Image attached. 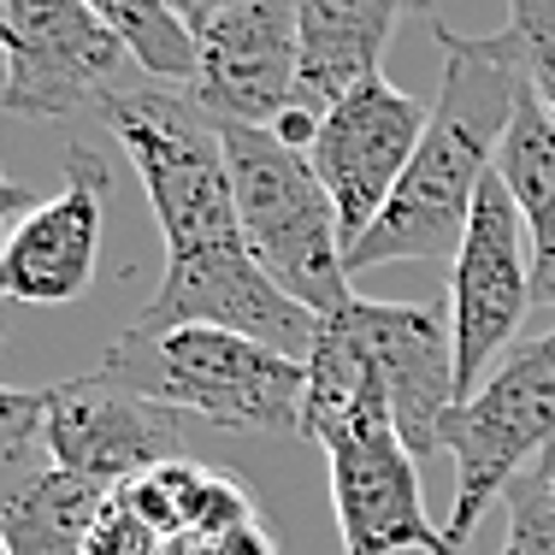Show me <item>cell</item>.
<instances>
[{
  "instance_id": "obj_30",
  "label": "cell",
  "mask_w": 555,
  "mask_h": 555,
  "mask_svg": "<svg viewBox=\"0 0 555 555\" xmlns=\"http://www.w3.org/2000/svg\"><path fill=\"white\" fill-rule=\"evenodd\" d=\"M0 555H7V538H0Z\"/></svg>"
},
{
  "instance_id": "obj_1",
  "label": "cell",
  "mask_w": 555,
  "mask_h": 555,
  "mask_svg": "<svg viewBox=\"0 0 555 555\" xmlns=\"http://www.w3.org/2000/svg\"><path fill=\"white\" fill-rule=\"evenodd\" d=\"M431 36L443 48V83L431 101V125L414 149L408 178L396 183L390 207L349 248V278L396 267V260H455L473 202L496 171L502 137H508L520 101L532 95L526 60L508 30L461 36L443 18H431Z\"/></svg>"
},
{
  "instance_id": "obj_25",
  "label": "cell",
  "mask_w": 555,
  "mask_h": 555,
  "mask_svg": "<svg viewBox=\"0 0 555 555\" xmlns=\"http://www.w3.org/2000/svg\"><path fill=\"white\" fill-rule=\"evenodd\" d=\"M0 83H7V65H0ZM24 214H30V190L18 178H7V166H0V248H7V236L18 231Z\"/></svg>"
},
{
  "instance_id": "obj_26",
  "label": "cell",
  "mask_w": 555,
  "mask_h": 555,
  "mask_svg": "<svg viewBox=\"0 0 555 555\" xmlns=\"http://www.w3.org/2000/svg\"><path fill=\"white\" fill-rule=\"evenodd\" d=\"M272 137L284 142V149H296V154H308L313 142H320V118H313L308 107H289L284 118L272 125Z\"/></svg>"
},
{
  "instance_id": "obj_3",
  "label": "cell",
  "mask_w": 555,
  "mask_h": 555,
  "mask_svg": "<svg viewBox=\"0 0 555 555\" xmlns=\"http://www.w3.org/2000/svg\"><path fill=\"white\" fill-rule=\"evenodd\" d=\"M219 137L248 255L308 313H320V320L343 313L354 301L349 248H343L337 207L325 195V183L313 178L308 154L284 149L272 130H248V125H219Z\"/></svg>"
},
{
  "instance_id": "obj_9",
  "label": "cell",
  "mask_w": 555,
  "mask_h": 555,
  "mask_svg": "<svg viewBox=\"0 0 555 555\" xmlns=\"http://www.w3.org/2000/svg\"><path fill=\"white\" fill-rule=\"evenodd\" d=\"M526 308H538L532 301V243H526V219L514 207L508 183L491 171L479 202H473L455 272H449V332H455L461 402L514 349V332H520Z\"/></svg>"
},
{
  "instance_id": "obj_10",
  "label": "cell",
  "mask_w": 555,
  "mask_h": 555,
  "mask_svg": "<svg viewBox=\"0 0 555 555\" xmlns=\"http://www.w3.org/2000/svg\"><path fill=\"white\" fill-rule=\"evenodd\" d=\"M431 125V107L396 89L385 72L354 83L332 113L320 118V142L308 149L313 178L325 183L343 224V248H354L390 207L396 183L414 166V149Z\"/></svg>"
},
{
  "instance_id": "obj_16",
  "label": "cell",
  "mask_w": 555,
  "mask_h": 555,
  "mask_svg": "<svg viewBox=\"0 0 555 555\" xmlns=\"http://www.w3.org/2000/svg\"><path fill=\"white\" fill-rule=\"evenodd\" d=\"M107 491L72 479L36 449L0 461V538L7 555H89V532Z\"/></svg>"
},
{
  "instance_id": "obj_20",
  "label": "cell",
  "mask_w": 555,
  "mask_h": 555,
  "mask_svg": "<svg viewBox=\"0 0 555 555\" xmlns=\"http://www.w3.org/2000/svg\"><path fill=\"white\" fill-rule=\"evenodd\" d=\"M502 508H508L502 555H555V449L508 485Z\"/></svg>"
},
{
  "instance_id": "obj_21",
  "label": "cell",
  "mask_w": 555,
  "mask_h": 555,
  "mask_svg": "<svg viewBox=\"0 0 555 555\" xmlns=\"http://www.w3.org/2000/svg\"><path fill=\"white\" fill-rule=\"evenodd\" d=\"M502 30L520 48L532 95L544 101L550 118H555V0H508V24H502Z\"/></svg>"
},
{
  "instance_id": "obj_6",
  "label": "cell",
  "mask_w": 555,
  "mask_h": 555,
  "mask_svg": "<svg viewBox=\"0 0 555 555\" xmlns=\"http://www.w3.org/2000/svg\"><path fill=\"white\" fill-rule=\"evenodd\" d=\"M0 65V107L18 118L101 113L118 89L142 77L125 36L83 0H7Z\"/></svg>"
},
{
  "instance_id": "obj_2",
  "label": "cell",
  "mask_w": 555,
  "mask_h": 555,
  "mask_svg": "<svg viewBox=\"0 0 555 555\" xmlns=\"http://www.w3.org/2000/svg\"><path fill=\"white\" fill-rule=\"evenodd\" d=\"M101 373L125 390L149 396L171 414H195L219 431L301 438V402H308V361L248 343L214 325H178V332H137L125 325L118 343L101 354Z\"/></svg>"
},
{
  "instance_id": "obj_8",
  "label": "cell",
  "mask_w": 555,
  "mask_h": 555,
  "mask_svg": "<svg viewBox=\"0 0 555 555\" xmlns=\"http://www.w3.org/2000/svg\"><path fill=\"white\" fill-rule=\"evenodd\" d=\"M332 332L349 343V354L366 366L390 402L396 438L408 455L426 461L443 449V426L461 402L455 385V332L431 301H366L354 296L343 313H332Z\"/></svg>"
},
{
  "instance_id": "obj_29",
  "label": "cell",
  "mask_w": 555,
  "mask_h": 555,
  "mask_svg": "<svg viewBox=\"0 0 555 555\" xmlns=\"http://www.w3.org/2000/svg\"><path fill=\"white\" fill-rule=\"evenodd\" d=\"M0 337H7V320H0Z\"/></svg>"
},
{
  "instance_id": "obj_4",
  "label": "cell",
  "mask_w": 555,
  "mask_h": 555,
  "mask_svg": "<svg viewBox=\"0 0 555 555\" xmlns=\"http://www.w3.org/2000/svg\"><path fill=\"white\" fill-rule=\"evenodd\" d=\"M101 125L113 130L118 149L137 166L142 195H149L160 236H166V260L243 243L231 166H224V137L214 118L190 101V89L154 83L142 72L137 83H125L101 107Z\"/></svg>"
},
{
  "instance_id": "obj_5",
  "label": "cell",
  "mask_w": 555,
  "mask_h": 555,
  "mask_svg": "<svg viewBox=\"0 0 555 555\" xmlns=\"http://www.w3.org/2000/svg\"><path fill=\"white\" fill-rule=\"evenodd\" d=\"M443 449L455 461V502H449L443 538L467 555L485 508L508 496V485L555 449V325L544 337L514 343L491 366V378L467 402H455Z\"/></svg>"
},
{
  "instance_id": "obj_22",
  "label": "cell",
  "mask_w": 555,
  "mask_h": 555,
  "mask_svg": "<svg viewBox=\"0 0 555 555\" xmlns=\"http://www.w3.org/2000/svg\"><path fill=\"white\" fill-rule=\"evenodd\" d=\"M89 555H166L160 526H154L137 502H130L125 485L107 491V502H101L95 532H89Z\"/></svg>"
},
{
  "instance_id": "obj_7",
  "label": "cell",
  "mask_w": 555,
  "mask_h": 555,
  "mask_svg": "<svg viewBox=\"0 0 555 555\" xmlns=\"http://www.w3.org/2000/svg\"><path fill=\"white\" fill-rule=\"evenodd\" d=\"M320 449L332 461V508L343 555H461L443 538V520L426 514L420 461L396 438L390 408H361L320 431Z\"/></svg>"
},
{
  "instance_id": "obj_18",
  "label": "cell",
  "mask_w": 555,
  "mask_h": 555,
  "mask_svg": "<svg viewBox=\"0 0 555 555\" xmlns=\"http://www.w3.org/2000/svg\"><path fill=\"white\" fill-rule=\"evenodd\" d=\"M130 502L160 526V538H195V532H224V526H243L255 520V496L248 485L236 479L231 467H207V461H166V467L142 473V479L125 485Z\"/></svg>"
},
{
  "instance_id": "obj_17",
  "label": "cell",
  "mask_w": 555,
  "mask_h": 555,
  "mask_svg": "<svg viewBox=\"0 0 555 555\" xmlns=\"http://www.w3.org/2000/svg\"><path fill=\"white\" fill-rule=\"evenodd\" d=\"M496 178L508 183L532 243V301L555 308V118L538 95L520 101L496 154Z\"/></svg>"
},
{
  "instance_id": "obj_11",
  "label": "cell",
  "mask_w": 555,
  "mask_h": 555,
  "mask_svg": "<svg viewBox=\"0 0 555 555\" xmlns=\"http://www.w3.org/2000/svg\"><path fill=\"white\" fill-rule=\"evenodd\" d=\"M130 325L137 332L214 325V332L267 343L289 361H308L325 320L301 308L289 289H278V278H267V267L248 255V243H224V248H202V255H171L160 272V289Z\"/></svg>"
},
{
  "instance_id": "obj_24",
  "label": "cell",
  "mask_w": 555,
  "mask_h": 555,
  "mask_svg": "<svg viewBox=\"0 0 555 555\" xmlns=\"http://www.w3.org/2000/svg\"><path fill=\"white\" fill-rule=\"evenodd\" d=\"M166 555H278L267 520H243V526H224V532H195V538H171Z\"/></svg>"
},
{
  "instance_id": "obj_23",
  "label": "cell",
  "mask_w": 555,
  "mask_h": 555,
  "mask_svg": "<svg viewBox=\"0 0 555 555\" xmlns=\"http://www.w3.org/2000/svg\"><path fill=\"white\" fill-rule=\"evenodd\" d=\"M42 414H48V390H12L0 385V461L18 449L42 443Z\"/></svg>"
},
{
  "instance_id": "obj_27",
  "label": "cell",
  "mask_w": 555,
  "mask_h": 555,
  "mask_svg": "<svg viewBox=\"0 0 555 555\" xmlns=\"http://www.w3.org/2000/svg\"><path fill=\"white\" fill-rule=\"evenodd\" d=\"M171 12H178L183 24H190V36L195 30H207V24L219 18V12H231V7H243V0H166Z\"/></svg>"
},
{
  "instance_id": "obj_13",
  "label": "cell",
  "mask_w": 555,
  "mask_h": 555,
  "mask_svg": "<svg viewBox=\"0 0 555 555\" xmlns=\"http://www.w3.org/2000/svg\"><path fill=\"white\" fill-rule=\"evenodd\" d=\"M301 89V18L296 0H243L195 30L190 101L214 125L272 130Z\"/></svg>"
},
{
  "instance_id": "obj_15",
  "label": "cell",
  "mask_w": 555,
  "mask_h": 555,
  "mask_svg": "<svg viewBox=\"0 0 555 555\" xmlns=\"http://www.w3.org/2000/svg\"><path fill=\"white\" fill-rule=\"evenodd\" d=\"M408 7H431V0H296L301 18L296 107L325 118L354 83L378 77V60H385Z\"/></svg>"
},
{
  "instance_id": "obj_19",
  "label": "cell",
  "mask_w": 555,
  "mask_h": 555,
  "mask_svg": "<svg viewBox=\"0 0 555 555\" xmlns=\"http://www.w3.org/2000/svg\"><path fill=\"white\" fill-rule=\"evenodd\" d=\"M83 7H95L101 18L125 36L130 60H137L154 83L190 89V77H195V36H190V24H183L166 0H83Z\"/></svg>"
},
{
  "instance_id": "obj_12",
  "label": "cell",
  "mask_w": 555,
  "mask_h": 555,
  "mask_svg": "<svg viewBox=\"0 0 555 555\" xmlns=\"http://www.w3.org/2000/svg\"><path fill=\"white\" fill-rule=\"evenodd\" d=\"M42 455L72 479H89L101 491L142 479L183 455V414L125 390L118 378L95 373L48 385L42 414Z\"/></svg>"
},
{
  "instance_id": "obj_14",
  "label": "cell",
  "mask_w": 555,
  "mask_h": 555,
  "mask_svg": "<svg viewBox=\"0 0 555 555\" xmlns=\"http://www.w3.org/2000/svg\"><path fill=\"white\" fill-rule=\"evenodd\" d=\"M101 231H107V166L95 149H72L65 190L30 207L0 248V301L60 308L89 296L101 267Z\"/></svg>"
},
{
  "instance_id": "obj_28",
  "label": "cell",
  "mask_w": 555,
  "mask_h": 555,
  "mask_svg": "<svg viewBox=\"0 0 555 555\" xmlns=\"http://www.w3.org/2000/svg\"><path fill=\"white\" fill-rule=\"evenodd\" d=\"M0 30H7V0H0Z\"/></svg>"
}]
</instances>
